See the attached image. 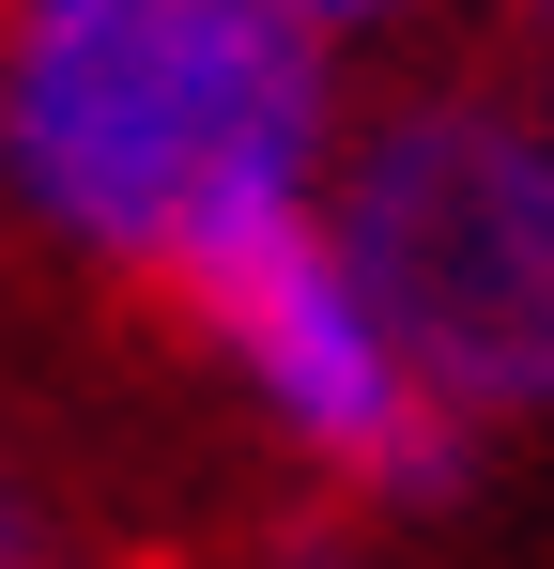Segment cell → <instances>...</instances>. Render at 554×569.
<instances>
[{"instance_id":"8992f818","label":"cell","mask_w":554,"mask_h":569,"mask_svg":"<svg viewBox=\"0 0 554 569\" xmlns=\"http://www.w3.org/2000/svg\"><path fill=\"white\" fill-rule=\"evenodd\" d=\"M277 16H293V31H324V47H355V31H400L416 0H277Z\"/></svg>"},{"instance_id":"ba28073f","label":"cell","mask_w":554,"mask_h":569,"mask_svg":"<svg viewBox=\"0 0 554 569\" xmlns=\"http://www.w3.org/2000/svg\"><path fill=\"white\" fill-rule=\"evenodd\" d=\"M540 93H554V78H540Z\"/></svg>"},{"instance_id":"6da1fadb","label":"cell","mask_w":554,"mask_h":569,"mask_svg":"<svg viewBox=\"0 0 554 569\" xmlns=\"http://www.w3.org/2000/svg\"><path fill=\"white\" fill-rule=\"evenodd\" d=\"M339 47L277 0H0V216L123 292L339 186Z\"/></svg>"},{"instance_id":"277c9868","label":"cell","mask_w":554,"mask_h":569,"mask_svg":"<svg viewBox=\"0 0 554 569\" xmlns=\"http://www.w3.org/2000/svg\"><path fill=\"white\" fill-rule=\"evenodd\" d=\"M0 569H78V523H62V492L0 447Z\"/></svg>"},{"instance_id":"5b68a950","label":"cell","mask_w":554,"mask_h":569,"mask_svg":"<svg viewBox=\"0 0 554 569\" xmlns=\"http://www.w3.org/2000/svg\"><path fill=\"white\" fill-rule=\"evenodd\" d=\"M247 569H369V539H355V523H277Z\"/></svg>"},{"instance_id":"52a82bcc","label":"cell","mask_w":554,"mask_h":569,"mask_svg":"<svg viewBox=\"0 0 554 569\" xmlns=\"http://www.w3.org/2000/svg\"><path fill=\"white\" fill-rule=\"evenodd\" d=\"M493 16L524 31V62H540V78H554V0H493Z\"/></svg>"},{"instance_id":"7a4b0ae2","label":"cell","mask_w":554,"mask_h":569,"mask_svg":"<svg viewBox=\"0 0 554 569\" xmlns=\"http://www.w3.org/2000/svg\"><path fill=\"white\" fill-rule=\"evenodd\" d=\"M324 216L462 431H554V93L524 78L369 93Z\"/></svg>"},{"instance_id":"3957f363","label":"cell","mask_w":554,"mask_h":569,"mask_svg":"<svg viewBox=\"0 0 554 569\" xmlns=\"http://www.w3.org/2000/svg\"><path fill=\"white\" fill-rule=\"evenodd\" d=\"M155 308H170L185 339L247 385V416H263V431L324 477L339 508H385V523L462 508L477 431H462L447 400L416 385V355L385 339V308H369V278L339 262V216H324V200L216 231Z\"/></svg>"}]
</instances>
